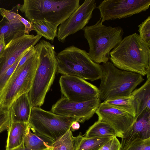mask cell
Listing matches in <instances>:
<instances>
[{"mask_svg":"<svg viewBox=\"0 0 150 150\" xmlns=\"http://www.w3.org/2000/svg\"><path fill=\"white\" fill-rule=\"evenodd\" d=\"M113 65L150 78V47L135 33L125 37L110 53Z\"/></svg>","mask_w":150,"mask_h":150,"instance_id":"cell-1","label":"cell"},{"mask_svg":"<svg viewBox=\"0 0 150 150\" xmlns=\"http://www.w3.org/2000/svg\"><path fill=\"white\" fill-rule=\"evenodd\" d=\"M34 47L38 65L28 94L32 107H40L54 79L57 70L56 53L54 46L44 40H41Z\"/></svg>","mask_w":150,"mask_h":150,"instance_id":"cell-2","label":"cell"},{"mask_svg":"<svg viewBox=\"0 0 150 150\" xmlns=\"http://www.w3.org/2000/svg\"><path fill=\"white\" fill-rule=\"evenodd\" d=\"M80 0H24L19 10L34 23L45 21L58 27L80 6Z\"/></svg>","mask_w":150,"mask_h":150,"instance_id":"cell-3","label":"cell"},{"mask_svg":"<svg viewBox=\"0 0 150 150\" xmlns=\"http://www.w3.org/2000/svg\"><path fill=\"white\" fill-rule=\"evenodd\" d=\"M57 72L63 75L77 77L91 81L100 79V65L95 62L84 50L74 45L56 53Z\"/></svg>","mask_w":150,"mask_h":150,"instance_id":"cell-4","label":"cell"},{"mask_svg":"<svg viewBox=\"0 0 150 150\" xmlns=\"http://www.w3.org/2000/svg\"><path fill=\"white\" fill-rule=\"evenodd\" d=\"M100 18L94 25L83 29L89 46L88 54L95 63H106L110 58V53L123 39L124 31L120 26H107Z\"/></svg>","mask_w":150,"mask_h":150,"instance_id":"cell-5","label":"cell"},{"mask_svg":"<svg viewBox=\"0 0 150 150\" xmlns=\"http://www.w3.org/2000/svg\"><path fill=\"white\" fill-rule=\"evenodd\" d=\"M100 66L102 74L98 88L100 98L103 101L130 95L144 80L140 74L119 69L109 61Z\"/></svg>","mask_w":150,"mask_h":150,"instance_id":"cell-6","label":"cell"},{"mask_svg":"<svg viewBox=\"0 0 150 150\" xmlns=\"http://www.w3.org/2000/svg\"><path fill=\"white\" fill-rule=\"evenodd\" d=\"M36 53L15 70L0 92V106L8 110L13 101L28 93L32 86L38 65Z\"/></svg>","mask_w":150,"mask_h":150,"instance_id":"cell-7","label":"cell"},{"mask_svg":"<svg viewBox=\"0 0 150 150\" xmlns=\"http://www.w3.org/2000/svg\"><path fill=\"white\" fill-rule=\"evenodd\" d=\"M75 121L73 118L59 115L39 107H32L28 123L33 132L55 141L71 129Z\"/></svg>","mask_w":150,"mask_h":150,"instance_id":"cell-8","label":"cell"},{"mask_svg":"<svg viewBox=\"0 0 150 150\" xmlns=\"http://www.w3.org/2000/svg\"><path fill=\"white\" fill-rule=\"evenodd\" d=\"M150 0H104L97 6L103 22L131 16L146 11Z\"/></svg>","mask_w":150,"mask_h":150,"instance_id":"cell-9","label":"cell"},{"mask_svg":"<svg viewBox=\"0 0 150 150\" xmlns=\"http://www.w3.org/2000/svg\"><path fill=\"white\" fill-rule=\"evenodd\" d=\"M63 96L76 102H84L100 97L99 88L82 79L62 75L59 80Z\"/></svg>","mask_w":150,"mask_h":150,"instance_id":"cell-10","label":"cell"},{"mask_svg":"<svg viewBox=\"0 0 150 150\" xmlns=\"http://www.w3.org/2000/svg\"><path fill=\"white\" fill-rule=\"evenodd\" d=\"M100 100L99 97L85 102H76L63 96L52 105L51 112L83 123L93 116Z\"/></svg>","mask_w":150,"mask_h":150,"instance_id":"cell-11","label":"cell"},{"mask_svg":"<svg viewBox=\"0 0 150 150\" xmlns=\"http://www.w3.org/2000/svg\"><path fill=\"white\" fill-rule=\"evenodd\" d=\"M95 0H85L57 29V37L62 42L66 38L83 29L92 18L93 12L96 8Z\"/></svg>","mask_w":150,"mask_h":150,"instance_id":"cell-12","label":"cell"},{"mask_svg":"<svg viewBox=\"0 0 150 150\" xmlns=\"http://www.w3.org/2000/svg\"><path fill=\"white\" fill-rule=\"evenodd\" d=\"M42 37L38 34H24L12 40L6 45L0 56V80L17 59L30 47L34 46Z\"/></svg>","mask_w":150,"mask_h":150,"instance_id":"cell-13","label":"cell"},{"mask_svg":"<svg viewBox=\"0 0 150 150\" xmlns=\"http://www.w3.org/2000/svg\"><path fill=\"white\" fill-rule=\"evenodd\" d=\"M98 120L110 125L120 135H123L130 128L135 118L126 112L104 102L100 103L96 112Z\"/></svg>","mask_w":150,"mask_h":150,"instance_id":"cell-14","label":"cell"},{"mask_svg":"<svg viewBox=\"0 0 150 150\" xmlns=\"http://www.w3.org/2000/svg\"><path fill=\"white\" fill-rule=\"evenodd\" d=\"M135 119L132 125L121 138L120 150H127L137 140L150 138V110L144 111Z\"/></svg>","mask_w":150,"mask_h":150,"instance_id":"cell-15","label":"cell"},{"mask_svg":"<svg viewBox=\"0 0 150 150\" xmlns=\"http://www.w3.org/2000/svg\"><path fill=\"white\" fill-rule=\"evenodd\" d=\"M32 107L28 93L19 96L8 109L11 122L28 123Z\"/></svg>","mask_w":150,"mask_h":150,"instance_id":"cell-16","label":"cell"},{"mask_svg":"<svg viewBox=\"0 0 150 150\" xmlns=\"http://www.w3.org/2000/svg\"><path fill=\"white\" fill-rule=\"evenodd\" d=\"M30 128L28 123L11 122L7 131L5 150H11L22 144Z\"/></svg>","mask_w":150,"mask_h":150,"instance_id":"cell-17","label":"cell"},{"mask_svg":"<svg viewBox=\"0 0 150 150\" xmlns=\"http://www.w3.org/2000/svg\"><path fill=\"white\" fill-rule=\"evenodd\" d=\"M136 101L137 112L135 118L146 110H150V78L142 86L132 93Z\"/></svg>","mask_w":150,"mask_h":150,"instance_id":"cell-18","label":"cell"},{"mask_svg":"<svg viewBox=\"0 0 150 150\" xmlns=\"http://www.w3.org/2000/svg\"><path fill=\"white\" fill-rule=\"evenodd\" d=\"M54 141L29 129L25 137L23 145L29 150H51Z\"/></svg>","mask_w":150,"mask_h":150,"instance_id":"cell-19","label":"cell"},{"mask_svg":"<svg viewBox=\"0 0 150 150\" xmlns=\"http://www.w3.org/2000/svg\"><path fill=\"white\" fill-rule=\"evenodd\" d=\"M114 137H86L81 133L75 137L73 150H99Z\"/></svg>","mask_w":150,"mask_h":150,"instance_id":"cell-20","label":"cell"},{"mask_svg":"<svg viewBox=\"0 0 150 150\" xmlns=\"http://www.w3.org/2000/svg\"><path fill=\"white\" fill-rule=\"evenodd\" d=\"M25 27L20 21L10 23L5 18L0 21V38L4 35L6 45L13 39L23 36L25 34Z\"/></svg>","mask_w":150,"mask_h":150,"instance_id":"cell-21","label":"cell"},{"mask_svg":"<svg viewBox=\"0 0 150 150\" xmlns=\"http://www.w3.org/2000/svg\"><path fill=\"white\" fill-rule=\"evenodd\" d=\"M104 103L125 111L134 118L136 116L137 105L133 96L118 97L103 101Z\"/></svg>","mask_w":150,"mask_h":150,"instance_id":"cell-22","label":"cell"},{"mask_svg":"<svg viewBox=\"0 0 150 150\" xmlns=\"http://www.w3.org/2000/svg\"><path fill=\"white\" fill-rule=\"evenodd\" d=\"M84 137H120L115 129L107 123L98 120L86 131Z\"/></svg>","mask_w":150,"mask_h":150,"instance_id":"cell-23","label":"cell"},{"mask_svg":"<svg viewBox=\"0 0 150 150\" xmlns=\"http://www.w3.org/2000/svg\"><path fill=\"white\" fill-rule=\"evenodd\" d=\"M33 23L34 30L37 34L53 42L57 36V27L45 21H38Z\"/></svg>","mask_w":150,"mask_h":150,"instance_id":"cell-24","label":"cell"},{"mask_svg":"<svg viewBox=\"0 0 150 150\" xmlns=\"http://www.w3.org/2000/svg\"><path fill=\"white\" fill-rule=\"evenodd\" d=\"M74 142L75 137L70 129L54 141L51 150H73Z\"/></svg>","mask_w":150,"mask_h":150,"instance_id":"cell-25","label":"cell"},{"mask_svg":"<svg viewBox=\"0 0 150 150\" xmlns=\"http://www.w3.org/2000/svg\"><path fill=\"white\" fill-rule=\"evenodd\" d=\"M138 27L140 37L150 47V16H149Z\"/></svg>","mask_w":150,"mask_h":150,"instance_id":"cell-26","label":"cell"},{"mask_svg":"<svg viewBox=\"0 0 150 150\" xmlns=\"http://www.w3.org/2000/svg\"><path fill=\"white\" fill-rule=\"evenodd\" d=\"M19 6V5L18 4L13 6L10 10H7L3 8H0V14L3 17L5 18L10 23H14L20 21V15L18 12Z\"/></svg>","mask_w":150,"mask_h":150,"instance_id":"cell-27","label":"cell"},{"mask_svg":"<svg viewBox=\"0 0 150 150\" xmlns=\"http://www.w3.org/2000/svg\"><path fill=\"white\" fill-rule=\"evenodd\" d=\"M11 120L9 110L0 106V134L8 129Z\"/></svg>","mask_w":150,"mask_h":150,"instance_id":"cell-28","label":"cell"},{"mask_svg":"<svg viewBox=\"0 0 150 150\" xmlns=\"http://www.w3.org/2000/svg\"><path fill=\"white\" fill-rule=\"evenodd\" d=\"M127 150H150V138L136 140Z\"/></svg>","mask_w":150,"mask_h":150,"instance_id":"cell-29","label":"cell"},{"mask_svg":"<svg viewBox=\"0 0 150 150\" xmlns=\"http://www.w3.org/2000/svg\"><path fill=\"white\" fill-rule=\"evenodd\" d=\"M120 143L116 137H113L99 150H120Z\"/></svg>","mask_w":150,"mask_h":150,"instance_id":"cell-30","label":"cell"},{"mask_svg":"<svg viewBox=\"0 0 150 150\" xmlns=\"http://www.w3.org/2000/svg\"><path fill=\"white\" fill-rule=\"evenodd\" d=\"M35 50L34 46L30 47L20 60L15 70L19 68L35 53Z\"/></svg>","mask_w":150,"mask_h":150,"instance_id":"cell-31","label":"cell"},{"mask_svg":"<svg viewBox=\"0 0 150 150\" xmlns=\"http://www.w3.org/2000/svg\"><path fill=\"white\" fill-rule=\"evenodd\" d=\"M19 20L23 24L25 27L24 33L25 34L29 35L30 32L34 30L33 24V22L28 21L19 15Z\"/></svg>","mask_w":150,"mask_h":150,"instance_id":"cell-32","label":"cell"},{"mask_svg":"<svg viewBox=\"0 0 150 150\" xmlns=\"http://www.w3.org/2000/svg\"><path fill=\"white\" fill-rule=\"evenodd\" d=\"M6 45L4 35H3L0 38V56L3 54Z\"/></svg>","mask_w":150,"mask_h":150,"instance_id":"cell-33","label":"cell"},{"mask_svg":"<svg viewBox=\"0 0 150 150\" xmlns=\"http://www.w3.org/2000/svg\"><path fill=\"white\" fill-rule=\"evenodd\" d=\"M80 127V125L79 122L76 121H75L71 124V131H74L78 129Z\"/></svg>","mask_w":150,"mask_h":150,"instance_id":"cell-34","label":"cell"},{"mask_svg":"<svg viewBox=\"0 0 150 150\" xmlns=\"http://www.w3.org/2000/svg\"></svg>","mask_w":150,"mask_h":150,"instance_id":"cell-35","label":"cell"}]
</instances>
